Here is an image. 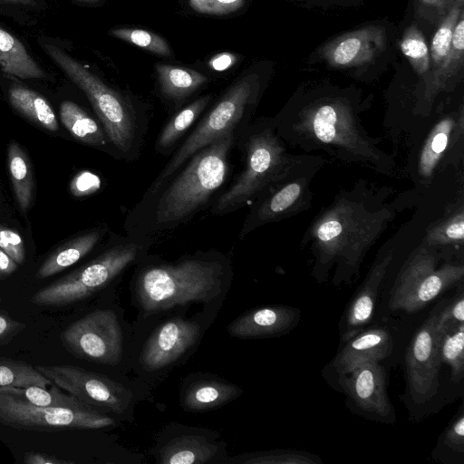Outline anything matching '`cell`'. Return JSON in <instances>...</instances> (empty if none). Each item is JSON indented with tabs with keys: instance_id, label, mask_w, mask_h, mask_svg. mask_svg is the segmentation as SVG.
Wrapping results in <instances>:
<instances>
[{
	"instance_id": "6da1fadb",
	"label": "cell",
	"mask_w": 464,
	"mask_h": 464,
	"mask_svg": "<svg viewBox=\"0 0 464 464\" xmlns=\"http://www.w3.org/2000/svg\"><path fill=\"white\" fill-rule=\"evenodd\" d=\"M385 211L368 212L347 200L335 205L315 224L316 243L314 276L322 283L334 261L338 262L334 285L349 282L357 273L362 256L385 221Z\"/></svg>"
},
{
	"instance_id": "7a4b0ae2",
	"label": "cell",
	"mask_w": 464,
	"mask_h": 464,
	"mask_svg": "<svg viewBox=\"0 0 464 464\" xmlns=\"http://www.w3.org/2000/svg\"><path fill=\"white\" fill-rule=\"evenodd\" d=\"M236 134L227 133L196 152L183 170L160 189L154 213L157 226L166 227L188 220L221 188L228 174Z\"/></svg>"
},
{
	"instance_id": "3957f363",
	"label": "cell",
	"mask_w": 464,
	"mask_h": 464,
	"mask_svg": "<svg viewBox=\"0 0 464 464\" xmlns=\"http://www.w3.org/2000/svg\"><path fill=\"white\" fill-rule=\"evenodd\" d=\"M226 270L216 259L186 258L144 269L138 279V296L148 313L189 302H210L221 292Z\"/></svg>"
},
{
	"instance_id": "277c9868",
	"label": "cell",
	"mask_w": 464,
	"mask_h": 464,
	"mask_svg": "<svg viewBox=\"0 0 464 464\" xmlns=\"http://www.w3.org/2000/svg\"><path fill=\"white\" fill-rule=\"evenodd\" d=\"M44 53L85 93L110 143L121 156H134L139 141V120L132 105L118 92L54 43L39 41Z\"/></svg>"
},
{
	"instance_id": "5b68a950",
	"label": "cell",
	"mask_w": 464,
	"mask_h": 464,
	"mask_svg": "<svg viewBox=\"0 0 464 464\" xmlns=\"http://www.w3.org/2000/svg\"><path fill=\"white\" fill-rule=\"evenodd\" d=\"M259 89L256 74H248L234 83L202 119L176 150L150 188L158 193L196 152L227 133L237 134L255 104Z\"/></svg>"
},
{
	"instance_id": "8992f818",
	"label": "cell",
	"mask_w": 464,
	"mask_h": 464,
	"mask_svg": "<svg viewBox=\"0 0 464 464\" xmlns=\"http://www.w3.org/2000/svg\"><path fill=\"white\" fill-rule=\"evenodd\" d=\"M248 134L244 147L245 168L214 203L211 211L215 215L241 208L280 179L286 169L287 155L271 128L255 130Z\"/></svg>"
},
{
	"instance_id": "52a82bcc",
	"label": "cell",
	"mask_w": 464,
	"mask_h": 464,
	"mask_svg": "<svg viewBox=\"0 0 464 464\" xmlns=\"http://www.w3.org/2000/svg\"><path fill=\"white\" fill-rule=\"evenodd\" d=\"M141 251V244L135 241L116 244L91 262L38 290L31 301L42 306H64L82 301L110 284L137 260Z\"/></svg>"
},
{
	"instance_id": "ba28073f",
	"label": "cell",
	"mask_w": 464,
	"mask_h": 464,
	"mask_svg": "<svg viewBox=\"0 0 464 464\" xmlns=\"http://www.w3.org/2000/svg\"><path fill=\"white\" fill-rule=\"evenodd\" d=\"M438 256L426 246L414 250L401 268L392 287L388 305L392 311L414 314L451 285L461 281L463 265L437 267Z\"/></svg>"
},
{
	"instance_id": "9c48e42d",
	"label": "cell",
	"mask_w": 464,
	"mask_h": 464,
	"mask_svg": "<svg viewBox=\"0 0 464 464\" xmlns=\"http://www.w3.org/2000/svg\"><path fill=\"white\" fill-rule=\"evenodd\" d=\"M0 424L15 430L59 431L103 429L113 425L114 420L91 406L38 407L0 392Z\"/></svg>"
},
{
	"instance_id": "30bf717a",
	"label": "cell",
	"mask_w": 464,
	"mask_h": 464,
	"mask_svg": "<svg viewBox=\"0 0 464 464\" xmlns=\"http://www.w3.org/2000/svg\"><path fill=\"white\" fill-rule=\"evenodd\" d=\"M66 351L102 364H116L122 353V333L115 313L95 310L69 324L61 334Z\"/></svg>"
},
{
	"instance_id": "8fae6325",
	"label": "cell",
	"mask_w": 464,
	"mask_h": 464,
	"mask_svg": "<svg viewBox=\"0 0 464 464\" xmlns=\"http://www.w3.org/2000/svg\"><path fill=\"white\" fill-rule=\"evenodd\" d=\"M36 369L61 390L89 406L122 413L131 393L106 376L70 364L37 365Z\"/></svg>"
},
{
	"instance_id": "7c38bea8",
	"label": "cell",
	"mask_w": 464,
	"mask_h": 464,
	"mask_svg": "<svg viewBox=\"0 0 464 464\" xmlns=\"http://www.w3.org/2000/svg\"><path fill=\"white\" fill-rule=\"evenodd\" d=\"M437 307L413 334L405 355L409 393L414 404L423 406L437 394L441 362L438 352Z\"/></svg>"
},
{
	"instance_id": "4fadbf2b",
	"label": "cell",
	"mask_w": 464,
	"mask_h": 464,
	"mask_svg": "<svg viewBox=\"0 0 464 464\" xmlns=\"http://www.w3.org/2000/svg\"><path fill=\"white\" fill-rule=\"evenodd\" d=\"M339 377L343 392L364 416L383 423L395 420L394 409L387 392L385 372L379 362L361 363Z\"/></svg>"
},
{
	"instance_id": "5bb4252c",
	"label": "cell",
	"mask_w": 464,
	"mask_h": 464,
	"mask_svg": "<svg viewBox=\"0 0 464 464\" xmlns=\"http://www.w3.org/2000/svg\"><path fill=\"white\" fill-rule=\"evenodd\" d=\"M303 121L305 131L315 140L369 157L371 147L359 135L350 111L343 103L332 102L308 108Z\"/></svg>"
},
{
	"instance_id": "9a60e30c",
	"label": "cell",
	"mask_w": 464,
	"mask_h": 464,
	"mask_svg": "<svg viewBox=\"0 0 464 464\" xmlns=\"http://www.w3.org/2000/svg\"><path fill=\"white\" fill-rule=\"evenodd\" d=\"M387 44L382 26H367L342 34L324 45L322 58L333 67H353L372 62Z\"/></svg>"
},
{
	"instance_id": "2e32d148",
	"label": "cell",
	"mask_w": 464,
	"mask_h": 464,
	"mask_svg": "<svg viewBox=\"0 0 464 464\" xmlns=\"http://www.w3.org/2000/svg\"><path fill=\"white\" fill-rule=\"evenodd\" d=\"M199 325L173 318L161 324L146 343L141 362L150 370H159L174 362L196 343Z\"/></svg>"
},
{
	"instance_id": "e0dca14e",
	"label": "cell",
	"mask_w": 464,
	"mask_h": 464,
	"mask_svg": "<svg viewBox=\"0 0 464 464\" xmlns=\"http://www.w3.org/2000/svg\"><path fill=\"white\" fill-rule=\"evenodd\" d=\"M392 256V252H389L375 263L349 302L339 324L342 343L366 328L371 322Z\"/></svg>"
},
{
	"instance_id": "ac0fdd59",
	"label": "cell",
	"mask_w": 464,
	"mask_h": 464,
	"mask_svg": "<svg viewBox=\"0 0 464 464\" xmlns=\"http://www.w3.org/2000/svg\"><path fill=\"white\" fill-rule=\"evenodd\" d=\"M331 367L339 376L352 372L367 362H381L393 350L394 341L389 330L383 327L364 328L343 343Z\"/></svg>"
},
{
	"instance_id": "d6986e66",
	"label": "cell",
	"mask_w": 464,
	"mask_h": 464,
	"mask_svg": "<svg viewBox=\"0 0 464 464\" xmlns=\"http://www.w3.org/2000/svg\"><path fill=\"white\" fill-rule=\"evenodd\" d=\"M299 309L288 305H270L250 310L227 327L238 338H264L285 334L300 321Z\"/></svg>"
},
{
	"instance_id": "ffe728a7",
	"label": "cell",
	"mask_w": 464,
	"mask_h": 464,
	"mask_svg": "<svg viewBox=\"0 0 464 464\" xmlns=\"http://www.w3.org/2000/svg\"><path fill=\"white\" fill-rule=\"evenodd\" d=\"M0 70L21 79H44L45 72L32 57L24 44L0 26Z\"/></svg>"
},
{
	"instance_id": "44dd1931",
	"label": "cell",
	"mask_w": 464,
	"mask_h": 464,
	"mask_svg": "<svg viewBox=\"0 0 464 464\" xmlns=\"http://www.w3.org/2000/svg\"><path fill=\"white\" fill-rule=\"evenodd\" d=\"M218 447L199 435H183L169 440L159 453L162 464H203L211 461Z\"/></svg>"
},
{
	"instance_id": "7402d4cb",
	"label": "cell",
	"mask_w": 464,
	"mask_h": 464,
	"mask_svg": "<svg viewBox=\"0 0 464 464\" xmlns=\"http://www.w3.org/2000/svg\"><path fill=\"white\" fill-rule=\"evenodd\" d=\"M242 391L236 385L214 380H203L190 384L182 396L183 407L191 411L220 407L237 398Z\"/></svg>"
},
{
	"instance_id": "603a6c76",
	"label": "cell",
	"mask_w": 464,
	"mask_h": 464,
	"mask_svg": "<svg viewBox=\"0 0 464 464\" xmlns=\"http://www.w3.org/2000/svg\"><path fill=\"white\" fill-rule=\"evenodd\" d=\"M101 237V232L95 230L70 239L43 262L35 276L44 279L68 268L91 252Z\"/></svg>"
},
{
	"instance_id": "cb8c5ba5",
	"label": "cell",
	"mask_w": 464,
	"mask_h": 464,
	"mask_svg": "<svg viewBox=\"0 0 464 464\" xmlns=\"http://www.w3.org/2000/svg\"><path fill=\"white\" fill-rule=\"evenodd\" d=\"M8 98L13 108L34 123L50 131L58 130L57 118L52 106L38 92L13 84L8 90Z\"/></svg>"
},
{
	"instance_id": "d4e9b609",
	"label": "cell",
	"mask_w": 464,
	"mask_h": 464,
	"mask_svg": "<svg viewBox=\"0 0 464 464\" xmlns=\"http://www.w3.org/2000/svg\"><path fill=\"white\" fill-rule=\"evenodd\" d=\"M60 117L63 126L79 141L97 148L110 143L103 128L75 102H63Z\"/></svg>"
},
{
	"instance_id": "484cf974",
	"label": "cell",
	"mask_w": 464,
	"mask_h": 464,
	"mask_svg": "<svg viewBox=\"0 0 464 464\" xmlns=\"http://www.w3.org/2000/svg\"><path fill=\"white\" fill-rule=\"evenodd\" d=\"M464 18H459L452 35L450 52L444 61L426 77V97L435 95L463 66Z\"/></svg>"
},
{
	"instance_id": "4316f807",
	"label": "cell",
	"mask_w": 464,
	"mask_h": 464,
	"mask_svg": "<svg viewBox=\"0 0 464 464\" xmlns=\"http://www.w3.org/2000/svg\"><path fill=\"white\" fill-rule=\"evenodd\" d=\"M155 68L160 91L170 100L188 97L208 81L205 75L188 68L169 64H156Z\"/></svg>"
},
{
	"instance_id": "83f0119b",
	"label": "cell",
	"mask_w": 464,
	"mask_h": 464,
	"mask_svg": "<svg viewBox=\"0 0 464 464\" xmlns=\"http://www.w3.org/2000/svg\"><path fill=\"white\" fill-rule=\"evenodd\" d=\"M7 166L16 201L25 212L33 198L34 179L29 159L15 140L7 149Z\"/></svg>"
},
{
	"instance_id": "f1b7e54d",
	"label": "cell",
	"mask_w": 464,
	"mask_h": 464,
	"mask_svg": "<svg viewBox=\"0 0 464 464\" xmlns=\"http://www.w3.org/2000/svg\"><path fill=\"white\" fill-rule=\"evenodd\" d=\"M47 387L31 385L27 387H0V392L14 397L26 403L38 407H63L81 409L89 405L76 397L64 393L55 384Z\"/></svg>"
},
{
	"instance_id": "f546056e",
	"label": "cell",
	"mask_w": 464,
	"mask_h": 464,
	"mask_svg": "<svg viewBox=\"0 0 464 464\" xmlns=\"http://www.w3.org/2000/svg\"><path fill=\"white\" fill-rule=\"evenodd\" d=\"M210 99V95L200 97L176 113L161 130L156 150L163 153L171 149L197 121Z\"/></svg>"
},
{
	"instance_id": "4dcf8cb0",
	"label": "cell",
	"mask_w": 464,
	"mask_h": 464,
	"mask_svg": "<svg viewBox=\"0 0 464 464\" xmlns=\"http://www.w3.org/2000/svg\"><path fill=\"white\" fill-rule=\"evenodd\" d=\"M438 330L440 362L450 367L451 381L458 383L464 376V324Z\"/></svg>"
},
{
	"instance_id": "1f68e13d",
	"label": "cell",
	"mask_w": 464,
	"mask_h": 464,
	"mask_svg": "<svg viewBox=\"0 0 464 464\" xmlns=\"http://www.w3.org/2000/svg\"><path fill=\"white\" fill-rule=\"evenodd\" d=\"M453 125V118L449 116L440 121L430 132L419 160V172L423 178L431 177L447 149Z\"/></svg>"
},
{
	"instance_id": "d6a6232c",
	"label": "cell",
	"mask_w": 464,
	"mask_h": 464,
	"mask_svg": "<svg viewBox=\"0 0 464 464\" xmlns=\"http://www.w3.org/2000/svg\"><path fill=\"white\" fill-rule=\"evenodd\" d=\"M53 382L30 363L0 357V387H48Z\"/></svg>"
},
{
	"instance_id": "836d02e7",
	"label": "cell",
	"mask_w": 464,
	"mask_h": 464,
	"mask_svg": "<svg viewBox=\"0 0 464 464\" xmlns=\"http://www.w3.org/2000/svg\"><path fill=\"white\" fill-rule=\"evenodd\" d=\"M463 5L464 0H455L433 34L430 49V72L444 61L450 52L455 25L464 13Z\"/></svg>"
},
{
	"instance_id": "e575fe53",
	"label": "cell",
	"mask_w": 464,
	"mask_h": 464,
	"mask_svg": "<svg viewBox=\"0 0 464 464\" xmlns=\"http://www.w3.org/2000/svg\"><path fill=\"white\" fill-rule=\"evenodd\" d=\"M400 47L414 71L425 80L430 72V49L423 34L415 24L404 31Z\"/></svg>"
},
{
	"instance_id": "d590c367",
	"label": "cell",
	"mask_w": 464,
	"mask_h": 464,
	"mask_svg": "<svg viewBox=\"0 0 464 464\" xmlns=\"http://www.w3.org/2000/svg\"><path fill=\"white\" fill-rule=\"evenodd\" d=\"M246 464H318L322 463L317 455L297 450H274L261 451L247 456L239 460Z\"/></svg>"
},
{
	"instance_id": "8d00e7d4",
	"label": "cell",
	"mask_w": 464,
	"mask_h": 464,
	"mask_svg": "<svg viewBox=\"0 0 464 464\" xmlns=\"http://www.w3.org/2000/svg\"><path fill=\"white\" fill-rule=\"evenodd\" d=\"M113 37L130 43L156 54L169 56L171 49L159 34L139 28H114L110 30Z\"/></svg>"
},
{
	"instance_id": "74e56055",
	"label": "cell",
	"mask_w": 464,
	"mask_h": 464,
	"mask_svg": "<svg viewBox=\"0 0 464 464\" xmlns=\"http://www.w3.org/2000/svg\"><path fill=\"white\" fill-rule=\"evenodd\" d=\"M464 238L463 211L455 213L447 220L431 228L427 237L428 246H441L454 243H462Z\"/></svg>"
},
{
	"instance_id": "f35d334b",
	"label": "cell",
	"mask_w": 464,
	"mask_h": 464,
	"mask_svg": "<svg viewBox=\"0 0 464 464\" xmlns=\"http://www.w3.org/2000/svg\"><path fill=\"white\" fill-rule=\"evenodd\" d=\"M464 324V294L462 287L447 304L437 306V327L444 329Z\"/></svg>"
},
{
	"instance_id": "ab89813d",
	"label": "cell",
	"mask_w": 464,
	"mask_h": 464,
	"mask_svg": "<svg viewBox=\"0 0 464 464\" xmlns=\"http://www.w3.org/2000/svg\"><path fill=\"white\" fill-rule=\"evenodd\" d=\"M442 447L454 453L464 454V414L462 410L454 417L442 436Z\"/></svg>"
},
{
	"instance_id": "60d3db41",
	"label": "cell",
	"mask_w": 464,
	"mask_h": 464,
	"mask_svg": "<svg viewBox=\"0 0 464 464\" xmlns=\"http://www.w3.org/2000/svg\"><path fill=\"white\" fill-rule=\"evenodd\" d=\"M0 248L17 265H22L25 257V249L21 236L14 229L0 226Z\"/></svg>"
},
{
	"instance_id": "b9f144b4",
	"label": "cell",
	"mask_w": 464,
	"mask_h": 464,
	"mask_svg": "<svg viewBox=\"0 0 464 464\" xmlns=\"http://www.w3.org/2000/svg\"><path fill=\"white\" fill-rule=\"evenodd\" d=\"M191 8L207 14H227L238 10L245 0H188Z\"/></svg>"
},
{
	"instance_id": "7bdbcfd3",
	"label": "cell",
	"mask_w": 464,
	"mask_h": 464,
	"mask_svg": "<svg viewBox=\"0 0 464 464\" xmlns=\"http://www.w3.org/2000/svg\"><path fill=\"white\" fill-rule=\"evenodd\" d=\"M455 0H415L420 16L430 21H440L450 10Z\"/></svg>"
},
{
	"instance_id": "ee69618b",
	"label": "cell",
	"mask_w": 464,
	"mask_h": 464,
	"mask_svg": "<svg viewBox=\"0 0 464 464\" xmlns=\"http://www.w3.org/2000/svg\"><path fill=\"white\" fill-rule=\"evenodd\" d=\"M25 324L14 319L8 313L0 312V345L6 344L25 329Z\"/></svg>"
},
{
	"instance_id": "f6af8a7d",
	"label": "cell",
	"mask_w": 464,
	"mask_h": 464,
	"mask_svg": "<svg viewBox=\"0 0 464 464\" xmlns=\"http://www.w3.org/2000/svg\"><path fill=\"white\" fill-rule=\"evenodd\" d=\"M99 179L95 175L82 172L75 177L72 182L71 189L75 195H86L99 188Z\"/></svg>"
},
{
	"instance_id": "bcb514c9",
	"label": "cell",
	"mask_w": 464,
	"mask_h": 464,
	"mask_svg": "<svg viewBox=\"0 0 464 464\" xmlns=\"http://www.w3.org/2000/svg\"><path fill=\"white\" fill-rule=\"evenodd\" d=\"M24 462L26 464H71L70 460H64L46 453L30 451L24 455Z\"/></svg>"
},
{
	"instance_id": "7dc6e473",
	"label": "cell",
	"mask_w": 464,
	"mask_h": 464,
	"mask_svg": "<svg viewBox=\"0 0 464 464\" xmlns=\"http://www.w3.org/2000/svg\"><path fill=\"white\" fill-rule=\"evenodd\" d=\"M237 61V56L228 52H223L214 55L208 62V65L215 71H225L233 66Z\"/></svg>"
},
{
	"instance_id": "c3c4849f",
	"label": "cell",
	"mask_w": 464,
	"mask_h": 464,
	"mask_svg": "<svg viewBox=\"0 0 464 464\" xmlns=\"http://www.w3.org/2000/svg\"><path fill=\"white\" fill-rule=\"evenodd\" d=\"M18 265L0 248V278H5L16 271Z\"/></svg>"
},
{
	"instance_id": "681fc988",
	"label": "cell",
	"mask_w": 464,
	"mask_h": 464,
	"mask_svg": "<svg viewBox=\"0 0 464 464\" xmlns=\"http://www.w3.org/2000/svg\"><path fill=\"white\" fill-rule=\"evenodd\" d=\"M0 6L36 10L39 7H43V0H0Z\"/></svg>"
},
{
	"instance_id": "f907efd6",
	"label": "cell",
	"mask_w": 464,
	"mask_h": 464,
	"mask_svg": "<svg viewBox=\"0 0 464 464\" xmlns=\"http://www.w3.org/2000/svg\"><path fill=\"white\" fill-rule=\"evenodd\" d=\"M74 1L81 2V3H94L99 0H74Z\"/></svg>"
},
{
	"instance_id": "816d5d0a",
	"label": "cell",
	"mask_w": 464,
	"mask_h": 464,
	"mask_svg": "<svg viewBox=\"0 0 464 464\" xmlns=\"http://www.w3.org/2000/svg\"><path fill=\"white\" fill-rule=\"evenodd\" d=\"M1 301H2V298H1V296H0V303H1Z\"/></svg>"
}]
</instances>
